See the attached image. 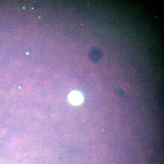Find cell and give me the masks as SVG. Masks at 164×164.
Masks as SVG:
<instances>
[{"mask_svg": "<svg viewBox=\"0 0 164 164\" xmlns=\"http://www.w3.org/2000/svg\"><path fill=\"white\" fill-rule=\"evenodd\" d=\"M68 100L70 103L74 105H78L83 102V98L82 94L79 91H73L68 96Z\"/></svg>", "mask_w": 164, "mask_h": 164, "instance_id": "cell-1", "label": "cell"}, {"mask_svg": "<svg viewBox=\"0 0 164 164\" xmlns=\"http://www.w3.org/2000/svg\"><path fill=\"white\" fill-rule=\"evenodd\" d=\"M115 92L118 96L121 98H124L126 96L124 91L120 88L115 89Z\"/></svg>", "mask_w": 164, "mask_h": 164, "instance_id": "cell-2", "label": "cell"}]
</instances>
